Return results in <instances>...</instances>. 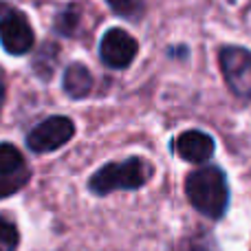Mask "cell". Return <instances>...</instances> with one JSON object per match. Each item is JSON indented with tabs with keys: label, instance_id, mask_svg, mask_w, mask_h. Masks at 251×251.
Masks as SVG:
<instances>
[{
	"label": "cell",
	"instance_id": "cell-1",
	"mask_svg": "<svg viewBox=\"0 0 251 251\" xmlns=\"http://www.w3.org/2000/svg\"><path fill=\"white\" fill-rule=\"evenodd\" d=\"M185 192L190 203L203 216L218 221L227 212L229 187H227L225 172L216 165H205V168L194 170L185 178Z\"/></svg>",
	"mask_w": 251,
	"mask_h": 251
},
{
	"label": "cell",
	"instance_id": "cell-2",
	"mask_svg": "<svg viewBox=\"0 0 251 251\" xmlns=\"http://www.w3.org/2000/svg\"><path fill=\"white\" fill-rule=\"evenodd\" d=\"M152 176V165L139 156H130L126 161L108 163L100 168L88 181L93 194L106 196L115 190H137L146 185Z\"/></svg>",
	"mask_w": 251,
	"mask_h": 251
},
{
	"label": "cell",
	"instance_id": "cell-3",
	"mask_svg": "<svg viewBox=\"0 0 251 251\" xmlns=\"http://www.w3.org/2000/svg\"><path fill=\"white\" fill-rule=\"evenodd\" d=\"M218 62L229 91L240 100H251V51L243 47H223Z\"/></svg>",
	"mask_w": 251,
	"mask_h": 251
},
{
	"label": "cell",
	"instance_id": "cell-4",
	"mask_svg": "<svg viewBox=\"0 0 251 251\" xmlns=\"http://www.w3.org/2000/svg\"><path fill=\"white\" fill-rule=\"evenodd\" d=\"M0 42L11 55H25L33 47V29L25 13L0 2Z\"/></svg>",
	"mask_w": 251,
	"mask_h": 251
},
{
	"label": "cell",
	"instance_id": "cell-5",
	"mask_svg": "<svg viewBox=\"0 0 251 251\" xmlns=\"http://www.w3.org/2000/svg\"><path fill=\"white\" fill-rule=\"evenodd\" d=\"M75 134V124L69 117H49L42 124H38L26 137V146L33 152H51L57 150L60 146H64L66 141H71V137Z\"/></svg>",
	"mask_w": 251,
	"mask_h": 251
},
{
	"label": "cell",
	"instance_id": "cell-6",
	"mask_svg": "<svg viewBox=\"0 0 251 251\" xmlns=\"http://www.w3.org/2000/svg\"><path fill=\"white\" fill-rule=\"evenodd\" d=\"M137 40L124 29H108L100 42V57L110 69H126L137 55Z\"/></svg>",
	"mask_w": 251,
	"mask_h": 251
},
{
	"label": "cell",
	"instance_id": "cell-7",
	"mask_svg": "<svg viewBox=\"0 0 251 251\" xmlns=\"http://www.w3.org/2000/svg\"><path fill=\"white\" fill-rule=\"evenodd\" d=\"M174 150L183 161L203 163L214 154V139L203 130H185L176 137Z\"/></svg>",
	"mask_w": 251,
	"mask_h": 251
},
{
	"label": "cell",
	"instance_id": "cell-8",
	"mask_svg": "<svg viewBox=\"0 0 251 251\" xmlns=\"http://www.w3.org/2000/svg\"><path fill=\"white\" fill-rule=\"evenodd\" d=\"M64 91L73 100H82L93 91V75L79 62H73L69 69L64 71Z\"/></svg>",
	"mask_w": 251,
	"mask_h": 251
},
{
	"label": "cell",
	"instance_id": "cell-9",
	"mask_svg": "<svg viewBox=\"0 0 251 251\" xmlns=\"http://www.w3.org/2000/svg\"><path fill=\"white\" fill-rule=\"evenodd\" d=\"M25 172V156L16 146L0 143V176H13Z\"/></svg>",
	"mask_w": 251,
	"mask_h": 251
},
{
	"label": "cell",
	"instance_id": "cell-10",
	"mask_svg": "<svg viewBox=\"0 0 251 251\" xmlns=\"http://www.w3.org/2000/svg\"><path fill=\"white\" fill-rule=\"evenodd\" d=\"M108 7L113 9L117 16L124 18H139L146 11V2L148 0H106Z\"/></svg>",
	"mask_w": 251,
	"mask_h": 251
},
{
	"label": "cell",
	"instance_id": "cell-11",
	"mask_svg": "<svg viewBox=\"0 0 251 251\" xmlns=\"http://www.w3.org/2000/svg\"><path fill=\"white\" fill-rule=\"evenodd\" d=\"M18 247V229L7 218H0V251H16Z\"/></svg>",
	"mask_w": 251,
	"mask_h": 251
},
{
	"label": "cell",
	"instance_id": "cell-12",
	"mask_svg": "<svg viewBox=\"0 0 251 251\" xmlns=\"http://www.w3.org/2000/svg\"><path fill=\"white\" fill-rule=\"evenodd\" d=\"M26 181H29V172H26V170L20 174H13V176H0V199L18 192Z\"/></svg>",
	"mask_w": 251,
	"mask_h": 251
},
{
	"label": "cell",
	"instance_id": "cell-13",
	"mask_svg": "<svg viewBox=\"0 0 251 251\" xmlns=\"http://www.w3.org/2000/svg\"><path fill=\"white\" fill-rule=\"evenodd\" d=\"M77 9H69V11H62L60 13V18H57V22H55V26H57V31L60 33H66V35H71L75 31V25H77Z\"/></svg>",
	"mask_w": 251,
	"mask_h": 251
},
{
	"label": "cell",
	"instance_id": "cell-14",
	"mask_svg": "<svg viewBox=\"0 0 251 251\" xmlns=\"http://www.w3.org/2000/svg\"><path fill=\"white\" fill-rule=\"evenodd\" d=\"M2 104H4V73L0 71V110H2Z\"/></svg>",
	"mask_w": 251,
	"mask_h": 251
}]
</instances>
